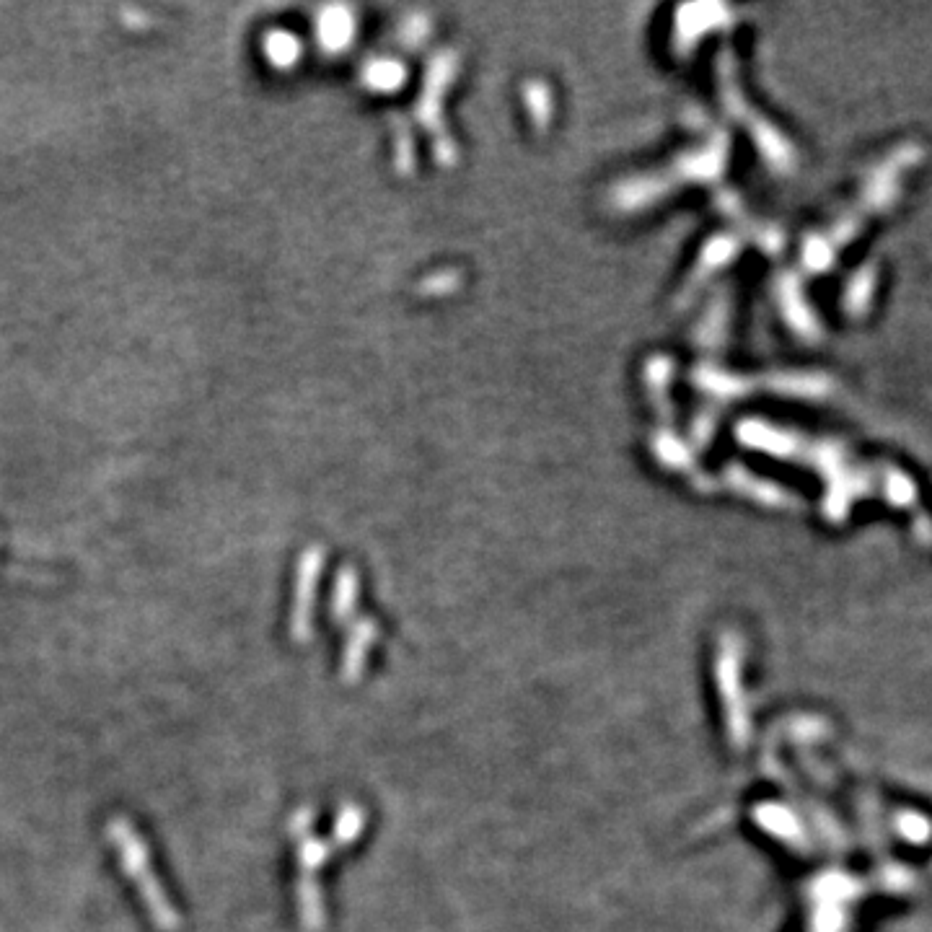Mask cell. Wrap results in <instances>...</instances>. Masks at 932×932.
Segmentation results:
<instances>
[{"label": "cell", "mask_w": 932, "mask_h": 932, "mask_svg": "<svg viewBox=\"0 0 932 932\" xmlns=\"http://www.w3.org/2000/svg\"><path fill=\"white\" fill-rule=\"evenodd\" d=\"M107 837L114 844V850H117V857H120L127 878L138 888L140 899H143L145 909L151 914L153 925L166 932L177 930L179 914L169 901V896H166L164 886L158 883L156 873H153L151 855H148V847L140 839L138 829L127 819H112L107 826Z\"/></svg>", "instance_id": "obj_1"}]
</instances>
